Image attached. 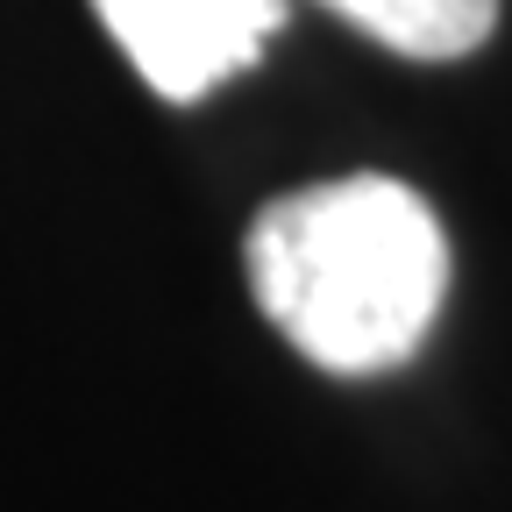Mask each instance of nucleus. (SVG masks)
I'll return each mask as SVG.
<instances>
[{
    "label": "nucleus",
    "instance_id": "f257e3e1",
    "mask_svg": "<svg viewBox=\"0 0 512 512\" xmlns=\"http://www.w3.org/2000/svg\"><path fill=\"white\" fill-rule=\"evenodd\" d=\"M264 320L320 370H399L448 299V235L413 185L356 171L271 200L242 242Z\"/></svg>",
    "mask_w": 512,
    "mask_h": 512
},
{
    "label": "nucleus",
    "instance_id": "f03ea898",
    "mask_svg": "<svg viewBox=\"0 0 512 512\" xmlns=\"http://www.w3.org/2000/svg\"><path fill=\"white\" fill-rule=\"evenodd\" d=\"M93 15L157 100L192 107L264 57L285 29V0H93Z\"/></svg>",
    "mask_w": 512,
    "mask_h": 512
},
{
    "label": "nucleus",
    "instance_id": "7ed1b4c3",
    "mask_svg": "<svg viewBox=\"0 0 512 512\" xmlns=\"http://www.w3.org/2000/svg\"><path fill=\"white\" fill-rule=\"evenodd\" d=\"M320 8H335L370 43L399 50V57H420V64L470 57L498 29V0H320Z\"/></svg>",
    "mask_w": 512,
    "mask_h": 512
}]
</instances>
